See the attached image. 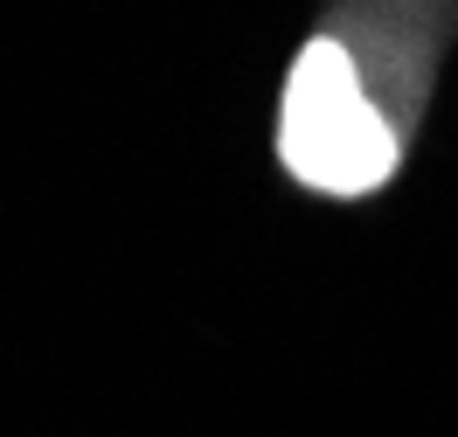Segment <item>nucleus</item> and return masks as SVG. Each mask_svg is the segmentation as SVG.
I'll return each instance as SVG.
<instances>
[{
  "label": "nucleus",
  "mask_w": 458,
  "mask_h": 437,
  "mask_svg": "<svg viewBox=\"0 0 458 437\" xmlns=\"http://www.w3.org/2000/svg\"><path fill=\"white\" fill-rule=\"evenodd\" d=\"M278 160L292 181H306L313 195H334V202L375 195L396 174V125L375 112L347 42L334 35H313L292 63L285 97H278Z\"/></svg>",
  "instance_id": "obj_1"
}]
</instances>
